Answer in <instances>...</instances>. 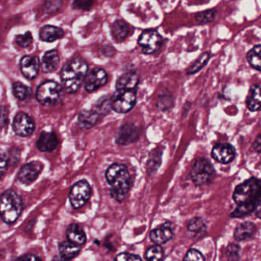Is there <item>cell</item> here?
Wrapping results in <instances>:
<instances>
[{
    "label": "cell",
    "instance_id": "6da1fadb",
    "mask_svg": "<svg viewBox=\"0 0 261 261\" xmlns=\"http://www.w3.org/2000/svg\"><path fill=\"white\" fill-rule=\"evenodd\" d=\"M233 199L238 207L231 213V217H245L255 211L261 199L260 179L251 178L238 186L233 194Z\"/></svg>",
    "mask_w": 261,
    "mask_h": 261
},
{
    "label": "cell",
    "instance_id": "7a4b0ae2",
    "mask_svg": "<svg viewBox=\"0 0 261 261\" xmlns=\"http://www.w3.org/2000/svg\"><path fill=\"white\" fill-rule=\"evenodd\" d=\"M106 179L110 186V196L116 202L125 199L130 190V176L125 164H112L106 171Z\"/></svg>",
    "mask_w": 261,
    "mask_h": 261
},
{
    "label": "cell",
    "instance_id": "3957f363",
    "mask_svg": "<svg viewBox=\"0 0 261 261\" xmlns=\"http://www.w3.org/2000/svg\"><path fill=\"white\" fill-rule=\"evenodd\" d=\"M88 73V64L81 58H75L67 63L61 71L63 87L67 93H76Z\"/></svg>",
    "mask_w": 261,
    "mask_h": 261
},
{
    "label": "cell",
    "instance_id": "277c9868",
    "mask_svg": "<svg viewBox=\"0 0 261 261\" xmlns=\"http://www.w3.org/2000/svg\"><path fill=\"white\" fill-rule=\"evenodd\" d=\"M21 197L12 190H6L0 196V218L6 224L16 222L22 212Z\"/></svg>",
    "mask_w": 261,
    "mask_h": 261
},
{
    "label": "cell",
    "instance_id": "5b68a950",
    "mask_svg": "<svg viewBox=\"0 0 261 261\" xmlns=\"http://www.w3.org/2000/svg\"><path fill=\"white\" fill-rule=\"evenodd\" d=\"M137 102V89H116L111 98V107L117 113H127Z\"/></svg>",
    "mask_w": 261,
    "mask_h": 261
},
{
    "label": "cell",
    "instance_id": "8992f818",
    "mask_svg": "<svg viewBox=\"0 0 261 261\" xmlns=\"http://www.w3.org/2000/svg\"><path fill=\"white\" fill-rule=\"evenodd\" d=\"M62 87L53 81L42 83L37 89L36 99L44 107L56 105L62 96Z\"/></svg>",
    "mask_w": 261,
    "mask_h": 261
},
{
    "label": "cell",
    "instance_id": "52a82bcc",
    "mask_svg": "<svg viewBox=\"0 0 261 261\" xmlns=\"http://www.w3.org/2000/svg\"><path fill=\"white\" fill-rule=\"evenodd\" d=\"M214 167L211 163L205 158L196 160L190 172V176L196 186L206 185L210 184L215 176Z\"/></svg>",
    "mask_w": 261,
    "mask_h": 261
},
{
    "label": "cell",
    "instance_id": "ba28073f",
    "mask_svg": "<svg viewBox=\"0 0 261 261\" xmlns=\"http://www.w3.org/2000/svg\"><path fill=\"white\" fill-rule=\"evenodd\" d=\"M92 194L91 187L87 180H80L72 187L69 193L70 205L74 210H79L89 200Z\"/></svg>",
    "mask_w": 261,
    "mask_h": 261
},
{
    "label": "cell",
    "instance_id": "9c48e42d",
    "mask_svg": "<svg viewBox=\"0 0 261 261\" xmlns=\"http://www.w3.org/2000/svg\"><path fill=\"white\" fill-rule=\"evenodd\" d=\"M162 44V37L156 30H146L138 38V44L144 55L155 53Z\"/></svg>",
    "mask_w": 261,
    "mask_h": 261
},
{
    "label": "cell",
    "instance_id": "30bf717a",
    "mask_svg": "<svg viewBox=\"0 0 261 261\" xmlns=\"http://www.w3.org/2000/svg\"><path fill=\"white\" fill-rule=\"evenodd\" d=\"M107 81V72L102 68H94L87 73L84 80V88L88 93H92L105 86Z\"/></svg>",
    "mask_w": 261,
    "mask_h": 261
},
{
    "label": "cell",
    "instance_id": "8fae6325",
    "mask_svg": "<svg viewBox=\"0 0 261 261\" xmlns=\"http://www.w3.org/2000/svg\"><path fill=\"white\" fill-rule=\"evenodd\" d=\"M43 167L44 166L40 161H32L24 164L18 172V180L24 185H30L38 179Z\"/></svg>",
    "mask_w": 261,
    "mask_h": 261
},
{
    "label": "cell",
    "instance_id": "7c38bea8",
    "mask_svg": "<svg viewBox=\"0 0 261 261\" xmlns=\"http://www.w3.org/2000/svg\"><path fill=\"white\" fill-rule=\"evenodd\" d=\"M12 128L18 136L29 137L35 130V122L24 113H18L14 118Z\"/></svg>",
    "mask_w": 261,
    "mask_h": 261
},
{
    "label": "cell",
    "instance_id": "4fadbf2b",
    "mask_svg": "<svg viewBox=\"0 0 261 261\" xmlns=\"http://www.w3.org/2000/svg\"><path fill=\"white\" fill-rule=\"evenodd\" d=\"M174 236L173 226L167 222L158 228L152 230L150 233V239L155 245H161L167 243Z\"/></svg>",
    "mask_w": 261,
    "mask_h": 261
},
{
    "label": "cell",
    "instance_id": "5bb4252c",
    "mask_svg": "<svg viewBox=\"0 0 261 261\" xmlns=\"http://www.w3.org/2000/svg\"><path fill=\"white\" fill-rule=\"evenodd\" d=\"M236 149L229 144H218L212 150V156L222 164L231 163L236 158Z\"/></svg>",
    "mask_w": 261,
    "mask_h": 261
},
{
    "label": "cell",
    "instance_id": "9a60e30c",
    "mask_svg": "<svg viewBox=\"0 0 261 261\" xmlns=\"http://www.w3.org/2000/svg\"><path fill=\"white\" fill-rule=\"evenodd\" d=\"M140 130L133 124H125L120 127L116 135V141L120 145L135 142L139 138Z\"/></svg>",
    "mask_w": 261,
    "mask_h": 261
},
{
    "label": "cell",
    "instance_id": "2e32d148",
    "mask_svg": "<svg viewBox=\"0 0 261 261\" xmlns=\"http://www.w3.org/2000/svg\"><path fill=\"white\" fill-rule=\"evenodd\" d=\"M40 63L38 57L24 56L20 61L21 73L27 79L33 80L36 77L39 71Z\"/></svg>",
    "mask_w": 261,
    "mask_h": 261
},
{
    "label": "cell",
    "instance_id": "e0dca14e",
    "mask_svg": "<svg viewBox=\"0 0 261 261\" xmlns=\"http://www.w3.org/2000/svg\"><path fill=\"white\" fill-rule=\"evenodd\" d=\"M58 140L53 132H42L37 141V147L42 152H51L58 147Z\"/></svg>",
    "mask_w": 261,
    "mask_h": 261
},
{
    "label": "cell",
    "instance_id": "ac0fdd59",
    "mask_svg": "<svg viewBox=\"0 0 261 261\" xmlns=\"http://www.w3.org/2000/svg\"><path fill=\"white\" fill-rule=\"evenodd\" d=\"M67 238L69 242L82 246L87 242V236L82 226L77 223H72L67 227Z\"/></svg>",
    "mask_w": 261,
    "mask_h": 261
},
{
    "label": "cell",
    "instance_id": "d6986e66",
    "mask_svg": "<svg viewBox=\"0 0 261 261\" xmlns=\"http://www.w3.org/2000/svg\"><path fill=\"white\" fill-rule=\"evenodd\" d=\"M81 246L72 243L68 240L61 242L59 245V254L61 261H70L81 252Z\"/></svg>",
    "mask_w": 261,
    "mask_h": 261
},
{
    "label": "cell",
    "instance_id": "ffe728a7",
    "mask_svg": "<svg viewBox=\"0 0 261 261\" xmlns=\"http://www.w3.org/2000/svg\"><path fill=\"white\" fill-rule=\"evenodd\" d=\"M111 33L113 39L118 43L122 42L126 39L130 33V27L126 21L117 19L112 24Z\"/></svg>",
    "mask_w": 261,
    "mask_h": 261
},
{
    "label": "cell",
    "instance_id": "44dd1931",
    "mask_svg": "<svg viewBox=\"0 0 261 261\" xmlns=\"http://www.w3.org/2000/svg\"><path fill=\"white\" fill-rule=\"evenodd\" d=\"M60 64V56L57 50L46 52L41 61V68L44 73H51L58 68Z\"/></svg>",
    "mask_w": 261,
    "mask_h": 261
},
{
    "label": "cell",
    "instance_id": "7402d4cb",
    "mask_svg": "<svg viewBox=\"0 0 261 261\" xmlns=\"http://www.w3.org/2000/svg\"><path fill=\"white\" fill-rule=\"evenodd\" d=\"M64 31L59 27L53 25H45L41 28L39 32L40 39L45 42L51 43L61 39L64 36Z\"/></svg>",
    "mask_w": 261,
    "mask_h": 261
},
{
    "label": "cell",
    "instance_id": "603a6c76",
    "mask_svg": "<svg viewBox=\"0 0 261 261\" xmlns=\"http://www.w3.org/2000/svg\"><path fill=\"white\" fill-rule=\"evenodd\" d=\"M256 233V226L253 222H245L236 227L234 230V239L239 242L250 240Z\"/></svg>",
    "mask_w": 261,
    "mask_h": 261
},
{
    "label": "cell",
    "instance_id": "cb8c5ba5",
    "mask_svg": "<svg viewBox=\"0 0 261 261\" xmlns=\"http://www.w3.org/2000/svg\"><path fill=\"white\" fill-rule=\"evenodd\" d=\"M99 114L96 110H83L78 118L79 126L83 129H90L97 123Z\"/></svg>",
    "mask_w": 261,
    "mask_h": 261
},
{
    "label": "cell",
    "instance_id": "d4e9b609",
    "mask_svg": "<svg viewBox=\"0 0 261 261\" xmlns=\"http://www.w3.org/2000/svg\"><path fill=\"white\" fill-rule=\"evenodd\" d=\"M247 107L251 112L260 111L261 110V87L258 85H253L250 88L247 97Z\"/></svg>",
    "mask_w": 261,
    "mask_h": 261
},
{
    "label": "cell",
    "instance_id": "484cf974",
    "mask_svg": "<svg viewBox=\"0 0 261 261\" xmlns=\"http://www.w3.org/2000/svg\"><path fill=\"white\" fill-rule=\"evenodd\" d=\"M138 84V77L137 73L133 71L127 72L117 80L116 88L137 89Z\"/></svg>",
    "mask_w": 261,
    "mask_h": 261
},
{
    "label": "cell",
    "instance_id": "4316f807",
    "mask_svg": "<svg viewBox=\"0 0 261 261\" xmlns=\"http://www.w3.org/2000/svg\"><path fill=\"white\" fill-rule=\"evenodd\" d=\"M144 257L147 261H164L165 257L164 248L161 245H152L147 248Z\"/></svg>",
    "mask_w": 261,
    "mask_h": 261
},
{
    "label": "cell",
    "instance_id": "83f0119b",
    "mask_svg": "<svg viewBox=\"0 0 261 261\" xmlns=\"http://www.w3.org/2000/svg\"><path fill=\"white\" fill-rule=\"evenodd\" d=\"M248 62L251 67L261 71V45H256L247 55Z\"/></svg>",
    "mask_w": 261,
    "mask_h": 261
},
{
    "label": "cell",
    "instance_id": "f1b7e54d",
    "mask_svg": "<svg viewBox=\"0 0 261 261\" xmlns=\"http://www.w3.org/2000/svg\"><path fill=\"white\" fill-rule=\"evenodd\" d=\"M12 91L15 97L21 101L25 100L32 94L31 88L20 82L14 83L12 85Z\"/></svg>",
    "mask_w": 261,
    "mask_h": 261
},
{
    "label": "cell",
    "instance_id": "f546056e",
    "mask_svg": "<svg viewBox=\"0 0 261 261\" xmlns=\"http://www.w3.org/2000/svg\"><path fill=\"white\" fill-rule=\"evenodd\" d=\"M210 59V55L208 52L202 54L200 57L189 67L187 70V74H195V73L202 70Z\"/></svg>",
    "mask_w": 261,
    "mask_h": 261
},
{
    "label": "cell",
    "instance_id": "4dcf8cb0",
    "mask_svg": "<svg viewBox=\"0 0 261 261\" xmlns=\"http://www.w3.org/2000/svg\"><path fill=\"white\" fill-rule=\"evenodd\" d=\"M187 228H188L189 231H191V232H202L206 228V224H205V221L202 218H193L189 222Z\"/></svg>",
    "mask_w": 261,
    "mask_h": 261
},
{
    "label": "cell",
    "instance_id": "1f68e13d",
    "mask_svg": "<svg viewBox=\"0 0 261 261\" xmlns=\"http://www.w3.org/2000/svg\"><path fill=\"white\" fill-rule=\"evenodd\" d=\"M216 13L217 12L215 9H208V10L199 12L196 15V20L201 24H206V23L211 22L215 19Z\"/></svg>",
    "mask_w": 261,
    "mask_h": 261
},
{
    "label": "cell",
    "instance_id": "d6a6232c",
    "mask_svg": "<svg viewBox=\"0 0 261 261\" xmlns=\"http://www.w3.org/2000/svg\"><path fill=\"white\" fill-rule=\"evenodd\" d=\"M15 42L19 47H22V48L29 47L33 42V37H32V32L28 31L25 33L16 35Z\"/></svg>",
    "mask_w": 261,
    "mask_h": 261
},
{
    "label": "cell",
    "instance_id": "836d02e7",
    "mask_svg": "<svg viewBox=\"0 0 261 261\" xmlns=\"http://www.w3.org/2000/svg\"><path fill=\"white\" fill-rule=\"evenodd\" d=\"M182 261H205L203 254L196 249H190L187 251Z\"/></svg>",
    "mask_w": 261,
    "mask_h": 261
},
{
    "label": "cell",
    "instance_id": "e575fe53",
    "mask_svg": "<svg viewBox=\"0 0 261 261\" xmlns=\"http://www.w3.org/2000/svg\"><path fill=\"white\" fill-rule=\"evenodd\" d=\"M114 261H142L140 256L129 253H120L115 257Z\"/></svg>",
    "mask_w": 261,
    "mask_h": 261
},
{
    "label": "cell",
    "instance_id": "d590c367",
    "mask_svg": "<svg viewBox=\"0 0 261 261\" xmlns=\"http://www.w3.org/2000/svg\"><path fill=\"white\" fill-rule=\"evenodd\" d=\"M94 0H75L73 2V8L81 10H89L93 6Z\"/></svg>",
    "mask_w": 261,
    "mask_h": 261
},
{
    "label": "cell",
    "instance_id": "8d00e7d4",
    "mask_svg": "<svg viewBox=\"0 0 261 261\" xmlns=\"http://www.w3.org/2000/svg\"><path fill=\"white\" fill-rule=\"evenodd\" d=\"M61 2L60 0H47L44 3V9L46 12L51 13L55 12V11L58 10L61 6Z\"/></svg>",
    "mask_w": 261,
    "mask_h": 261
},
{
    "label": "cell",
    "instance_id": "74e56055",
    "mask_svg": "<svg viewBox=\"0 0 261 261\" xmlns=\"http://www.w3.org/2000/svg\"><path fill=\"white\" fill-rule=\"evenodd\" d=\"M8 161L9 160L6 153H0V179L4 176L7 170Z\"/></svg>",
    "mask_w": 261,
    "mask_h": 261
},
{
    "label": "cell",
    "instance_id": "f35d334b",
    "mask_svg": "<svg viewBox=\"0 0 261 261\" xmlns=\"http://www.w3.org/2000/svg\"><path fill=\"white\" fill-rule=\"evenodd\" d=\"M9 121V111L5 107L0 108V128H3L7 125Z\"/></svg>",
    "mask_w": 261,
    "mask_h": 261
},
{
    "label": "cell",
    "instance_id": "ab89813d",
    "mask_svg": "<svg viewBox=\"0 0 261 261\" xmlns=\"http://www.w3.org/2000/svg\"><path fill=\"white\" fill-rule=\"evenodd\" d=\"M16 261H41V260L34 254H27L18 257Z\"/></svg>",
    "mask_w": 261,
    "mask_h": 261
},
{
    "label": "cell",
    "instance_id": "60d3db41",
    "mask_svg": "<svg viewBox=\"0 0 261 261\" xmlns=\"http://www.w3.org/2000/svg\"><path fill=\"white\" fill-rule=\"evenodd\" d=\"M256 215H257V217L260 218L261 219V199L260 202L257 204V208L255 210Z\"/></svg>",
    "mask_w": 261,
    "mask_h": 261
}]
</instances>
